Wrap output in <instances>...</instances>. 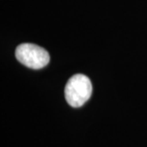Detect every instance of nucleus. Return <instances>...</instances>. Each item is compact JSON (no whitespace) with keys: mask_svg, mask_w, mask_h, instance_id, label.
<instances>
[{"mask_svg":"<svg viewBox=\"0 0 147 147\" xmlns=\"http://www.w3.org/2000/svg\"><path fill=\"white\" fill-rule=\"evenodd\" d=\"M92 95V83L86 76L78 74L69 79L65 87V98L72 107L82 106Z\"/></svg>","mask_w":147,"mask_h":147,"instance_id":"nucleus-1","label":"nucleus"},{"mask_svg":"<svg viewBox=\"0 0 147 147\" xmlns=\"http://www.w3.org/2000/svg\"><path fill=\"white\" fill-rule=\"evenodd\" d=\"M17 60L31 69H41L50 61L49 53L36 44L23 43L16 50Z\"/></svg>","mask_w":147,"mask_h":147,"instance_id":"nucleus-2","label":"nucleus"}]
</instances>
